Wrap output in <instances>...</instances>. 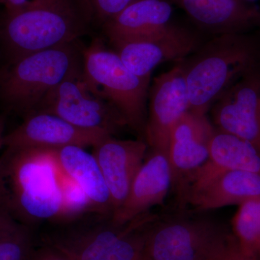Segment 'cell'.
<instances>
[{"label": "cell", "instance_id": "obj_1", "mask_svg": "<svg viewBox=\"0 0 260 260\" xmlns=\"http://www.w3.org/2000/svg\"><path fill=\"white\" fill-rule=\"evenodd\" d=\"M0 205L31 228L60 220L59 170L51 150L5 148L0 155Z\"/></svg>", "mask_w": 260, "mask_h": 260}, {"label": "cell", "instance_id": "obj_2", "mask_svg": "<svg viewBox=\"0 0 260 260\" xmlns=\"http://www.w3.org/2000/svg\"><path fill=\"white\" fill-rule=\"evenodd\" d=\"M88 0H38L5 13L0 23V50L7 62L32 53L75 43L91 27Z\"/></svg>", "mask_w": 260, "mask_h": 260}, {"label": "cell", "instance_id": "obj_3", "mask_svg": "<svg viewBox=\"0 0 260 260\" xmlns=\"http://www.w3.org/2000/svg\"><path fill=\"white\" fill-rule=\"evenodd\" d=\"M155 221L149 211L124 224L116 223L111 215L88 213L49 223L42 240L71 260H141L147 232Z\"/></svg>", "mask_w": 260, "mask_h": 260}, {"label": "cell", "instance_id": "obj_4", "mask_svg": "<svg viewBox=\"0 0 260 260\" xmlns=\"http://www.w3.org/2000/svg\"><path fill=\"white\" fill-rule=\"evenodd\" d=\"M83 70L82 51L75 43L32 53L0 68V102L24 117L68 77Z\"/></svg>", "mask_w": 260, "mask_h": 260}, {"label": "cell", "instance_id": "obj_5", "mask_svg": "<svg viewBox=\"0 0 260 260\" xmlns=\"http://www.w3.org/2000/svg\"><path fill=\"white\" fill-rule=\"evenodd\" d=\"M254 53L240 34H221L183 61L189 111L205 115L225 90L251 72Z\"/></svg>", "mask_w": 260, "mask_h": 260}, {"label": "cell", "instance_id": "obj_6", "mask_svg": "<svg viewBox=\"0 0 260 260\" xmlns=\"http://www.w3.org/2000/svg\"><path fill=\"white\" fill-rule=\"evenodd\" d=\"M82 56L83 78L89 90L115 108L127 125L145 131L150 78L132 73L99 39L82 51Z\"/></svg>", "mask_w": 260, "mask_h": 260}, {"label": "cell", "instance_id": "obj_7", "mask_svg": "<svg viewBox=\"0 0 260 260\" xmlns=\"http://www.w3.org/2000/svg\"><path fill=\"white\" fill-rule=\"evenodd\" d=\"M231 234L212 222H155L147 232L141 260H213Z\"/></svg>", "mask_w": 260, "mask_h": 260}, {"label": "cell", "instance_id": "obj_8", "mask_svg": "<svg viewBox=\"0 0 260 260\" xmlns=\"http://www.w3.org/2000/svg\"><path fill=\"white\" fill-rule=\"evenodd\" d=\"M37 112L59 116L77 127L114 135L127 125L110 104L92 93L83 78V70L68 77L43 99Z\"/></svg>", "mask_w": 260, "mask_h": 260}, {"label": "cell", "instance_id": "obj_9", "mask_svg": "<svg viewBox=\"0 0 260 260\" xmlns=\"http://www.w3.org/2000/svg\"><path fill=\"white\" fill-rule=\"evenodd\" d=\"M112 44L132 73L140 78H149L158 65L183 59L200 47L194 34L172 23L151 35Z\"/></svg>", "mask_w": 260, "mask_h": 260}, {"label": "cell", "instance_id": "obj_10", "mask_svg": "<svg viewBox=\"0 0 260 260\" xmlns=\"http://www.w3.org/2000/svg\"><path fill=\"white\" fill-rule=\"evenodd\" d=\"M189 95L182 61L154 81L145 134L153 150L167 152L171 132L189 111Z\"/></svg>", "mask_w": 260, "mask_h": 260}, {"label": "cell", "instance_id": "obj_11", "mask_svg": "<svg viewBox=\"0 0 260 260\" xmlns=\"http://www.w3.org/2000/svg\"><path fill=\"white\" fill-rule=\"evenodd\" d=\"M109 135L77 127L54 114L37 112L24 117L21 124L5 135L4 147L54 150L75 145L85 148L95 146Z\"/></svg>", "mask_w": 260, "mask_h": 260}, {"label": "cell", "instance_id": "obj_12", "mask_svg": "<svg viewBox=\"0 0 260 260\" xmlns=\"http://www.w3.org/2000/svg\"><path fill=\"white\" fill-rule=\"evenodd\" d=\"M215 104L220 130L249 142L260 152V81L255 75L248 73Z\"/></svg>", "mask_w": 260, "mask_h": 260}, {"label": "cell", "instance_id": "obj_13", "mask_svg": "<svg viewBox=\"0 0 260 260\" xmlns=\"http://www.w3.org/2000/svg\"><path fill=\"white\" fill-rule=\"evenodd\" d=\"M147 147L143 140H118L112 135L93 147V155L112 198L113 213L125 200L133 179L144 162Z\"/></svg>", "mask_w": 260, "mask_h": 260}, {"label": "cell", "instance_id": "obj_14", "mask_svg": "<svg viewBox=\"0 0 260 260\" xmlns=\"http://www.w3.org/2000/svg\"><path fill=\"white\" fill-rule=\"evenodd\" d=\"M215 130L206 116L186 112L171 132L168 157L172 180L187 181L208 158Z\"/></svg>", "mask_w": 260, "mask_h": 260}, {"label": "cell", "instance_id": "obj_15", "mask_svg": "<svg viewBox=\"0 0 260 260\" xmlns=\"http://www.w3.org/2000/svg\"><path fill=\"white\" fill-rule=\"evenodd\" d=\"M244 170L260 174V152L235 135L215 131L206 161L186 181V198L205 187L223 173Z\"/></svg>", "mask_w": 260, "mask_h": 260}, {"label": "cell", "instance_id": "obj_16", "mask_svg": "<svg viewBox=\"0 0 260 260\" xmlns=\"http://www.w3.org/2000/svg\"><path fill=\"white\" fill-rule=\"evenodd\" d=\"M167 152L153 150L133 179L123 204L113 213L116 223L124 224L162 203L172 183Z\"/></svg>", "mask_w": 260, "mask_h": 260}, {"label": "cell", "instance_id": "obj_17", "mask_svg": "<svg viewBox=\"0 0 260 260\" xmlns=\"http://www.w3.org/2000/svg\"><path fill=\"white\" fill-rule=\"evenodd\" d=\"M202 28L215 34H240L260 23V11L244 0H168Z\"/></svg>", "mask_w": 260, "mask_h": 260}, {"label": "cell", "instance_id": "obj_18", "mask_svg": "<svg viewBox=\"0 0 260 260\" xmlns=\"http://www.w3.org/2000/svg\"><path fill=\"white\" fill-rule=\"evenodd\" d=\"M56 167L84 191L94 213L111 215L110 192L96 159L85 148L75 145L51 150Z\"/></svg>", "mask_w": 260, "mask_h": 260}, {"label": "cell", "instance_id": "obj_19", "mask_svg": "<svg viewBox=\"0 0 260 260\" xmlns=\"http://www.w3.org/2000/svg\"><path fill=\"white\" fill-rule=\"evenodd\" d=\"M172 12L168 0H135L103 24V28L111 44L147 37L172 23Z\"/></svg>", "mask_w": 260, "mask_h": 260}, {"label": "cell", "instance_id": "obj_20", "mask_svg": "<svg viewBox=\"0 0 260 260\" xmlns=\"http://www.w3.org/2000/svg\"><path fill=\"white\" fill-rule=\"evenodd\" d=\"M260 198V174L244 170L223 173L186 198L196 209H218Z\"/></svg>", "mask_w": 260, "mask_h": 260}, {"label": "cell", "instance_id": "obj_21", "mask_svg": "<svg viewBox=\"0 0 260 260\" xmlns=\"http://www.w3.org/2000/svg\"><path fill=\"white\" fill-rule=\"evenodd\" d=\"M233 234L240 249L260 260V198L239 205L232 221Z\"/></svg>", "mask_w": 260, "mask_h": 260}, {"label": "cell", "instance_id": "obj_22", "mask_svg": "<svg viewBox=\"0 0 260 260\" xmlns=\"http://www.w3.org/2000/svg\"><path fill=\"white\" fill-rule=\"evenodd\" d=\"M35 247L32 228L10 215L0 225V260H27Z\"/></svg>", "mask_w": 260, "mask_h": 260}, {"label": "cell", "instance_id": "obj_23", "mask_svg": "<svg viewBox=\"0 0 260 260\" xmlns=\"http://www.w3.org/2000/svg\"><path fill=\"white\" fill-rule=\"evenodd\" d=\"M58 170L63 208L60 220L55 223L78 218L86 213H94L90 202L81 188L59 169Z\"/></svg>", "mask_w": 260, "mask_h": 260}, {"label": "cell", "instance_id": "obj_24", "mask_svg": "<svg viewBox=\"0 0 260 260\" xmlns=\"http://www.w3.org/2000/svg\"><path fill=\"white\" fill-rule=\"evenodd\" d=\"M94 18L104 24L135 0H88Z\"/></svg>", "mask_w": 260, "mask_h": 260}, {"label": "cell", "instance_id": "obj_25", "mask_svg": "<svg viewBox=\"0 0 260 260\" xmlns=\"http://www.w3.org/2000/svg\"><path fill=\"white\" fill-rule=\"evenodd\" d=\"M213 260H256L240 249L234 236L231 234L225 245Z\"/></svg>", "mask_w": 260, "mask_h": 260}, {"label": "cell", "instance_id": "obj_26", "mask_svg": "<svg viewBox=\"0 0 260 260\" xmlns=\"http://www.w3.org/2000/svg\"><path fill=\"white\" fill-rule=\"evenodd\" d=\"M27 260H71L64 253L43 244L42 246L34 248Z\"/></svg>", "mask_w": 260, "mask_h": 260}, {"label": "cell", "instance_id": "obj_27", "mask_svg": "<svg viewBox=\"0 0 260 260\" xmlns=\"http://www.w3.org/2000/svg\"><path fill=\"white\" fill-rule=\"evenodd\" d=\"M38 0H0V4L4 5L5 13H12L28 8Z\"/></svg>", "mask_w": 260, "mask_h": 260}, {"label": "cell", "instance_id": "obj_28", "mask_svg": "<svg viewBox=\"0 0 260 260\" xmlns=\"http://www.w3.org/2000/svg\"><path fill=\"white\" fill-rule=\"evenodd\" d=\"M5 126H6V116L5 114H0V150L4 147L5 137Z\"/></svg>", "mask_w": 260, "mask_h": 260}, {"label": "cell", "instance_id": "obj_29", "mask_svg": "<svg viewBox=\"0 0 260 260\" xmlns=\"http://www.w3.org/2000/svg\"><path fill=\"white\" fill-rule=\"evenodd\" d=\"M10 215L8 214V212L0 205V225H1L3 223V222Z\"/></svg>", "mask_w": 260, "mask_h": 260}, {"label": "cell", "instance_id": "obj_30", "mask_svg": "<svg viewBox=\"0 0 260 260\" xmlns=\"http://www.w3.org/2000/svg\"><path fill=\"white\" fill-rule=\"evenodd\" d=\"M244 1H245L246 3H251V2L257 1V0H244Z\"/></svg>", "mask_w": 260, "mask_h": 260}, {"label": "cell", "instance_id": "obj_31", "mask_svg": "<svg viewBox=\"0 0 260 260\" xmlns=\"http://www.w3.org/2000/svg\"><path fill=\"white\" fill-rule=\"evenodd\" d=\"M0 53H1V50H0Z\"/></svg>", "mask_w": 260, "mask_h": 260}]
</instances>
